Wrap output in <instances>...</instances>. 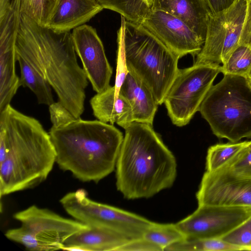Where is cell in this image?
<instances>
[{"mask_svg":"<svg viewBox=\"0 0 251 251\" xmlns=\"http://www.w3.org/2000/svg\"><path fill=\"white\" fill-rule=\"evenodd\" d=\"M220 239L242 250H251V216Z\"/></svg>","mask_w":251,"mask_h":251,"instance_id":"cell-28","label":"cell"},{"mask_svg":"<svg viewBox=\"0 0 251 251\" xmlns=\"http://www.w3.org/2000/svg\"><path fill=\"white\" fill-rule=\"evenodd\" d=\"M222 168L238 175L251 177V141H246L232 158Z\"/></svg>","mask_w":251,"mask_h":251,"instance_id":"cell-27","label":"cell"},{"mask_svg":"<svg viewBox=\"0 0 251 251\" xmlns=\"http://www.w3.org/2000/svg\"><path fill=\"white\" fill-rule=\"evenodd\" d=\"M247 9L239 45L251 50V0H247Z\"/></svg>","mask_w":251,"mask_h":251,"instance_id":"cell-30","label":"cell"},{"mask_svg":"<svg viewBox=\"0 0 251 251\" xmlns=\"http://www.w3.org/2000/svg\"><path fill=\"white\" fill-rule=\"evenodd\" d=\"M247 78L249 79V81L250 82L251 84V70L248 75Z\"/></svg>","mask_w":251,"mask_h":251,"instance_id":"cell-34","label":"cell"},{"mask_svg":"<svg viewBox=\"0 0 251 251\" xmlns=\"http://www.w3.org/2000/svg\"><path fill=\"white\" fill-rule=\"evenodd\" d=\"M60 202L75 219L89 226L114 229L131 240L142 238L153 223L135 213L92 201L83 189L67 193Z\"/></svg>","mask_w":251,"mask_h":251,"instance_id":"cell-9","label":"cell"},{"mask_svg":"<svg viewBox=\"0 0 251 251\" xmlns=\"http://www.w3.org/2000/svg\"><path fill=\"white\" fill-rule=\"evenodd\" d=\"M251 70V50L239 45L233 51L227 61L221 66L224 75H234L247 78Z\"/></svg>","mask_w":251,"mask_h":251,"instance_id":"cell-25","label":"cell"},{"mask_svg":"<svg viewBox=\"0 0 251 251\" xmlns=\"http://www.w3.org/2000/svg\"><path fill=\"white\" fill-rule=\"evenodd\" d=\"M10 3V0H0V18H1L6 14Z\"/></svg>","mask_w":251,"mask_h":251,"instance_id":"cell-32","label":"cell"},{"mask_svg":"<svg viewBox=\"0 0 251 251\" xmlns=\"http://www.w3.org/2000/svg\"><path fill=\"white\" fill-rule=\"evenodd\" d=\"M215 64H195L179 69L168 90L164 103L172 123L177 126L187 125L221 73Z\"/></svg>","mask_w":251,"mask_h":251,"instance_id":"cell-8","label":"cell"},{"mask_svg":"<svg viewBox=\"0 0 251 251\" xmlns=\"http://www.w3.org/2000/svg\"><path fill=\"white\" fill-rule=\"evenodd\" d=\"M247 0H235L228 8L209 15L204 43L195 64H225L239 46Z\"/></svg>","mask_w":251,"mask_h":251,"instance_id":"cell-10","label":"cell"},{"mask_svg":"<svg viewBox=\"0 0 251 251\" xmlns=\"http://www.w3.org/2000/svg\"><path fill=\"white\" fill-rule=\"evenodd\" d=\"M213 133L238 142L251 137V84L244 76L224 75L212 85L199 109Z\"/></svg>","mask_w":251,"mask_h":251,"instance_id":"cell-6","label":"cell"},{"mask_svg":"<svg viewBox=\"0 0 251 251\" xmlns=\"http://www.w3.org/2000/svg\"><path fill=\"white\" fill-rule=\"evenodd\" d=\"M103 9L96 0H57L46 26L58 32H70Z\"/></svg>","mask_w":251,"mask_h":251,"instance_id":"cell-15","label":"cell"},{"mask_svg":"<svg viewBox=\"0 0 251 251\" xmlns=\"http://www.w3.org/2000/svg\"><path fill=\"white\" fill-rule=\"evenodd\" d=\"M237 246L225 242L220 238L184 239L167 248L170 251H241Z\"/></svg>","mask_w":251,"mask_h":251,"instance_id":"cell-23","label":"cell"},{"mask_svg":"<svg viewBox=\"0 0 251 251\" xmlns=\"http://www.w3.org/2000/svg\"><path fill=\"white\" fill-rule=\"evenodd\" d=\"M50 135L36 119L10 104L0 111V195L33 188L56 162Z\"/></svg>","mask_w":251,"mask_h":251,"instance_id":"cell-2","label":"cell"},{"mask_svg":"<svg viewBox=\"0 0 251 251\" xmlns=\"http://www.w3.org/2000/svg\"><path fill=\"white\" fill-rule=\"evenodd\" d=\"M56 163L84 182H99L113 172L124 140L113 125L75 117L66 110L51 122Z\"/></svg>","mask_w":251,"mask_h":251,"instance_id":"cell-3","label":"cell"},{"mask_svg":"<svg viewBox=\"0 0 251 251\" xmlns=\"http://www.w3.org/2000/svg\"><path fill=\"white\" fill-rule=\"evenodd\" d=\"M16 51L48 82L58 101L79 118L84 110L88 82L77 62L70 32L42 26L21 13Z\"/></svg>","mask_w":251,"mask_h":251,"instance_id":"cell-1","label":"cell"},{"mask_svg":"<svg viewBox=\"0 0 251 251\" xmlns=\"http://www.w3.org/2000/svg\"><path fill=\"white\" fill-rule=\"evenodd\" d=\"M116 165V187L128 200L149 198L171 187L176 177V158L152 125L132 122Z\"/></svg>","mask_w":251,"mask_h":251,"instance_id":"cell-4","label":"cell"},{"mask_svg":"<svg viewBox=\"0 0 251 251\" xmlns=\"http://www.w3.org/2000/svg\"><path fill=\"white\" fill-rule=\"evenodd\" d=\"M179 58L197 55L204 43L183 22L163 11L151 10L141 23Z\"/></svg>","mask_w":251,"mask_h":251,"instance_id":"cell-14","label":"cell"},{"mask_svg":"<svg viewBox=\"0 0 251 251\" xmlns=\"http://www.w3.org/2000/svg\"><path fill=\"white\" fill-rule=\"evenodd\" d=\"M103 8L120 14L126 20L141 24L151 10L141 0H96Z\"/></svg>","mask_w":251,"mask_h":251,"instance_id":"cell-21","label":"cell"},{"mask_svg":"<svg viewBox=\"0 0 251 251\" xmlns=\"http://www.w3.org/2000/svg\"><path fill=\"white\" fill-rule=\"evenodd\" d=\"M71 34L76 53L93 90L97 93L104 91L110 86L113 70L96 29L84 24L73 29Z\"/></svg>","mask_w":251,"mask_h":251,"instance_id":"cell-13","label":"cell"},{"mask_svg":"<svg viewBox=\"0 0 251 251\" xmlns=\"http://www.w3.org/2000/svg\"><path fill=\"white\" fill-rule=\"evenodd\" d=\"M94 116L97 120L124 128L133 122L131 106L115 86H109L97 93L90 101Z\"/></svg>","mask_w":251,"mask_h":251,"instance_id":"cell-17","label":"cell"},{"mask_svg":"<svg viewBox=\"0 0 251 251\" xmlns=\"http://www.w3.org/2000/svg\"><path fill=\"white\" fill-rule=\"evenodd\" d=\"M210 14H215L230 6L235 0H203Z\"/></svg>","mask_w":251,"mask_h":251,"instance_id":"cell-31","label":"cell"},{"mask_svg":"<svg viewBox=\"0 0 251 251\" xmlns=\"http://www.w3.org/2000/svg\"><path fill=\"white\" fill-rule=\"evenodd\" d=\"M118 91L131 106L133 122L152 125L158 104L149 89L127 71Z\"/></svg>","mask_w":251,"mask_h":251,"instance_id":"cell-19","label":"cell"},{"mask_svg":"<svg viewBox=\"0 0 251 251\" xmlns=\"http://www.w3.org/2000/svg\"><path fill=\"white\" fill-rule=\"evenodd\" d=\"M152 10L163 11L179 19L204 43L210 13L203 0H154Z\"/></svg>","mask_w":251,"mask_h":251,"instance_id":"cell-18","label":"cell"},{"mask_svg":"<svg viewBox=\"0 0 251 251\" xmlns=\"http://www.w3.org/2000/svg\"><path fill=\"white\" fill-rule=\"evenodd\" d=\"M143 238L160 248L162 251L172 245L185 239L176 224L153 222L145 231Z\"/></svg>","mask_w":251,"mask_h":251,"instance_id":"cell-22","label":"cell"},{"mask_svg":"<svg viewBox=\"0 0 251 251\" xmlns=\"http://www.w3.org/2000/svg\"><path fill=\"white\" fill-rule=\"evenodd\" d=\"M198 205L251 207V177L221 168L206 171L196 193Z\"/></svg>","mask_w":251,"mask_h":251,"instance_id":"cell-12","label":"cell"},{"mask_svg":"<svg viewBox=\"0 0 251 251\" xmlns=\"http://www.w3.org/2000/svg\"><path fill=\"white\" fill-rule=\"evenodd\" d=\"M14 218L21 226L8 230L5 236L32 251L63 250L67 239L89 227L75 219L64 218L34 205L15 213Z\"/></svg>","mask_w":251,"mask_h":251,"instance_id":"cell-7","label":"cell"},{"mask_svg":"<svg viewBox=\"0 0 251 251\" xmlns=\"http://www.w3.org/2000/svg\"><path fill=\"white\" fill-rule=\"evenodd\" d=\"M242 142L217 144L210 147L206 157V170L214 172L223 167L245 145Z\"/></svg>","mask_w":251,"mask_h":251,"instance_id":"cell-24","label":"cell"},{"mask_svg":"<svg viewBox=\"0 0 251 251\" xmlns=\"http://www.w3.org/2000/svg\"><path fill=\"white\" fill-rule=\"evenodd\" d=\"M160 251V248L144 238L132 240L122 246L119 251Z\"/></svg>","mask_w":251,"mask_h":251,"instance_id":"cell-29","label":"cell"},{"mask_svg":"<svg viewBox=\"0 0 251 251\" xmlns=\"http://www.w3.org/2000/svg\"><path fill=\"white\" fill-rule=\"evenodd\" d=\"M122 19L118 44L127 71L149 89L161 105L178 73L179 57L141 24L123 16Z\"/></svg>","mask_w":251,"mask_h":251,"instance_id":"cell-5","label":"cell"},{"mask_svg":"<svg viewBox=\"0 0 251 251\" xmlns=\"http://www.w3.org/2000/svg\"><path fill=\"white\" fill-rule=\"evenodd\" d=\"M57 0H20V11L46 26Z\"/></svg>","mask_w":251,"mask_h":251,"instance_id":"cell-26","label":"cell"},{"mask_svg":"<svg viewBox=\"0 0 251 251\" xmlns=\"http://www.w3.org/2000/svg\"><path fill=\"white\" fill-rule=\"evenodd\" d=\"M16 59L21 70L20 86L28 88L39 104L50 106L53 103L52 88L48 82L23 57L16 54Z\"/></svg>","mask_w":251,"mask_h":251,"instance_id":"cell-20","label":"cell"},{"mask_svg":"<svg viewBox=\"0 0 251 251\" xmlns=\"http://www.w3.org/2000/svg\"><path fill=\"white\" fill-rule=\"evenodd\" d=\"M132 240L114 229L101 226H89L70 237L63 250L79 251H119Z\"/></svg>","mask_w":251,"mask_h":251,"instance_id":"cell-16","label":"cell"},{"mask_svg":"<svg viewBox=\"0 0 251 251\" xmlns=\"http://www.w3.org/2000/svg\"><path fill=\"white\" fill-rule=\"evenodd\" d=\"M59 104V103H57V104H54V105H56V104ZM54 105H53V106H54ZM53 106H52L50 107V108H51ZM49 112H50V111H49Z\"/></svg>","mask_w":251,"mask_h":251,"instance_id":"cell-35","label":"cell"},{"mask_svg":"<svg viewBox=\"0 0 251 251\" xmlns=\"http://www.w3.org/2000/svg\"><path fill=\"white\" fill-rule=\"evenodd\" d=\"M146 5L152 10L154 0H141Z\"/></svg>","mask_w":251,"mask_h":251,"instance_id":"cell-33","label":"cell"},{"mask_svg":"<svg viewBox=\"0 0 251 251\" xmlns=\"http://www.w3.org/2000/svg\"><path fill=\"white\" fill-rule=\"evenodd\" d=\"M251 216V207L198 205L176 224L185 239L221 238Z\"/></svg>","mask_w":251,"mask_h":251,"instance_id":"cell-11","label":"cell"}]
</instances>
